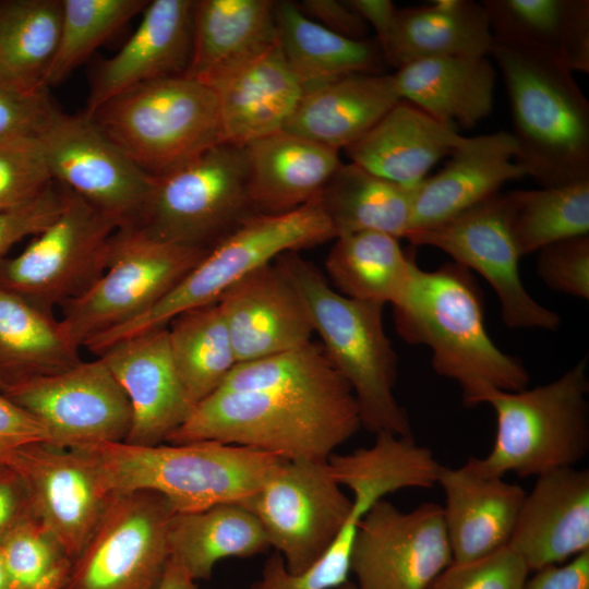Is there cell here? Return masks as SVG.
Here are the masks:
<instances>
[{
	"label": "cell",
	"mask_w": 589,
	"mask_h": 589,
	"mask_svg": "<svg viewBox=\"0 0 589 589\" xmlns=\"http://www.w3.org/2000/svg\"><path fill=\"white\" fill-rule=\"evenodd\" d=\"M5 389V384L0 378V392L3 393Z\"/></svg>",
	"instance_id": "obj_57"
},
{
	"label": "cell",
	"mask_w": 589,
	"mask_h": 589,
	"mask_svg": "<svg viewBox=\"0 0 589 589\" xmlns=\"http://www.w3.org/2000/svg\"><path fill=\"white\" fill-rule=\"evenodd\" d=\"M217 303L238 363L312 340L314 329L304 299L277 260L237 281Z\"/></svg>",
	"instance_id": "obj_19"
},
{
	"label": "cell",
	"mask_w": 589,
	"mask_h": 589,
	"mask_svg": "<svg viewBox=\"0 0 589 589\" xmlns=\"http://www.w3.org/2000/svg\"><path fill=\"white\" fill-rule=\"evenodd\" d=\"M52 181L39 137L0 140V212L33 201Z\"/></svg>",
	"instance_id": "obj_42"
},
{
	"label": "cell",
	"mask_w": 589,
	"mask_h": 589,
	"mask_svg": "<svg viewBox=\"0 0 589 589\" xmlns=\"http://www.w3.org/2000/svg\"><path fill=\"white\" fill-rule=\"evenodd\" d=\"M0 589H12L11 581L4 565V561L2 557L1 549H0Z\"/></svg>",
	"instance_id": "obj_55"
},
{
	"label": "cell",
	"mask_w": 589,
	"mask_h": 589,
	"mask_svg": "<svg viewBox=\"0 0 589 589\" xmlns=\"http://www.w3.org/2000/svg\"><path fill=\"white\" fill-rule=\"evenodd\" d=\"M34 443H50L47 430L0 392V465L11 453Z\"/></svg>",
	"instance_id": "obj_48"
},
{
	"label": "cell",
	"mask_w": 589,
	"mask_h": 589,
	"mask_svg": "<svg viewBox=\"0 0 589 589\" xmlns=\"http://www.w3.org/2000/svg\"><path fill=\"white\" fill-rule=\"evenodd\" d=\"M62 0L0 3V85L40 92L60 32Z\"/></svg>",
	"instance_id": "obj_38"
},
{
	"label": "cell",
	"mask_w": 589,
	"mask_h": 589,
	"mask_svg": "<svg viewBox=\"0 0 589 589\" xmlns=\"http://www.w3.org/2000/svg\"><path fill=\"white\" fill-rule=\"evenodd\" d=\"M414 247H432L480 274L493 288L509 328L556 330L561 317L534 300L521 281L506 193H496L436 225L409 231Z\"/></svg>",
	"instance_id": "obj_14"
},
{
	"label": "cell",
	"mask_w": 589,
	"mask_h": 589,
	"mask_svg": "<svg viewBox=\"0 0 589 589\" xmlns=\"http://www.w3.org/2000/svg\"><path fill=\"white\" fill-rule=\"evenodd\" d=\"M63 189L59 216L23 252L0 262V286L49 313L97 281L106 268L110 238L121 227Z\"/></svg>",
	"instance_id": "obj_11"
},
{
	"label": "cell",
	"mask_w": 589,
	"mask_h": 589,
	"mask_svg": "<svg viewBox=\"0 0 589 589\" xmlns=\"http://www.w3.org/2000/svg\"><path fill=\"white\" fill-rule=\"evenodd\" d=\"M32 519L38 518L24 481L13 469L0 465V541Z\"/></svg>",
	"instance_id": "obj_50"
},
{
	"label": "cell",
	"mask_w": 589,
	"mask_h": 589,
	"mask_svg": "<svg viewBox=\"0 0 589 589\" xmlns=\"http://www.w3.org/2000/svg\"><path fill=\"white\" fill-rule=\"evenodd\" d=\"M276 260L304 299L328 360L350 385L361 425L374 434L411 436L409 416L394 394L398 358L384 328V305L339 293L299 252Z\"/></svg>",
	"instance_id": "obj_4"
},
{
	"label": "cell",
	"mask_w": 589,
	"mask_h": 589,
	"mask_svg": "<svg viewBox=\"0 0 589 589\" xmlns=\"http://www.w3.org/2000/svg\"><path fill=\"white\" fill-rule=\"evenodd\" d=\"M539 252L537 271L550 289L589 299V237H574L551 243Z\"/></svg>",
	"instance_id": "obj_45"
},
{
	"label": "cell",
	"mask_w": 589,
	"mask_h": 589,
	"mask_svg": "<svg viewBox=\"0 0 589 589\" xmlns=\"http://www.w3.org/2000/svg\"><path fill=\"white\" fill-rule=\"evenodd\" d=\"M508 546L530 572L589 550V471L567 467L537 477Z\"/></svg>",
	"instance_id": "obj_22"
},
{
	"label": "cell",
	"mask_w": 589,
	"mask_h": 589,
	"mask_svg": "<svg viewBox=\"0 0 589 589\" xmlns=\"http://www.w3.org/2000/svg\"><path fill=\"white\" fill-rule=\"evenodd\" d=\"M337 589H360V588L357 586L356 582H352V581L348 580L347 582H345L344 585H341Z\"/></svg>",
	"instance_id": "obj_56"
},
{
	"label": "cell",
	"mask_w": 589,
	"mask_h": 589,
	"mask_svg": "<svg viewBox=\"0 0 589 589\" xmlns=\"http://www.w3.org/2000/svg\"><path fill=\"white\" fill-rule=\"evenodd\" d=\"M52 180L121 226L135 223L154 187L94 121L56 108L40 135Z\"/></svg>",
	"instance_id": "obj_16"
},
{
	"label": "cell",
	"mask_w": 589,
	"mask_h": 589,
	"mask_svg": "<svg viewBox=\"0 0 589 589\" xmlns=\"http://www.w3.org/2000/svg\"><path fill=\"white\" fill-rule=\"evenodd\" d=\"M253 214L247 148L221 142L155 178L133 225L164 241L212 249Z\"/></svg>",
	"instance_id": "obj_9"
},
{
	"label": "cell",
	"mask_w": 589,
	"mask_h": 589,
	"mask_svg": "<svg viewBox=\"0 0 589 589\" xmlns=\"http://www.w3.org/2000/svg\"><path fill=\"white\" fill-rule=\"evenodd\" d=\"M493 43L589 73L588 0H484Z\"/></svg>",
	"instance_id": "obj_28"
},
{
	"label": "cell",
	"mask_w": 589,
	"mask_h": 589,
	"mask_svg": "<svg viewBox=\"0 0 589 589\" xmlns=\"http://www.w3.org/2000/svg\"><path fill=\"white\" fill-rule=\"evenodd\" d=\"M516 154L510 132L465 137L444 168L418 185L409 231L442 223L498 193L506 182L526 177Z\"/></svg>",
	"instance_id": "obj_23"
},
{
	"label": "cell",
	"mask_w": 589,
	"mask_h": 589,
	"mask_svg": "<svg viewBox=\"0 0 589 589\" xmlns=\"http://www.w3.org/2000/svg\"><path fill=\"white\" fill-rule=\"evenodd\" d=\"M76 449L111 493L147 490L165 496L176 513L242 503L284 458L214 441L137 446L98 443Z\"/></svg>",
	"instance_id": "obj_3"
},
{
	"label": "cell",
	"mask_w": 589,
	"mask_h": 589,
	"mask_svg": "<svg viewBox=\"0 0 589 589\" xmlns=\"http://www.w3.org/2000/svg\"><path fill=\"white\" fill-rule=\"evenodd\" d=\"M275 5L273 0L195 1L183 76L213 88L275 46Z\"/></svg>",
	"instance_id": "obj_25"
},
{
	"label": "cell",
	"mask_w": 589,
	"mask_h": 589,
	"mask_svg": "<svg viewBox=\"0 0 589 589\" xmlns=\"http://www.w3.org/2000/svg\"><path fill=\"white\" fill-rule=\"evenodd\" d=\"M193 0L148 1L129 40L95 72L85 116L145 82L183 75L192 51Z\"/></svg>",
	"instance_id": "obj_21"
},
{
	"label": "cell",
	"mask_w": 589,
	"mask_h": 589,
	"mask_svg": "<svg viewBox=\"0 0 589 589\" xmlns=\"http://www.w3.org/2000/svg\"><path fill=\"white\" fill-rule=\"evenodd\" d=\"M170 354L194 407L216 392L238 364L217 302L185 311L167 325Z\"/></svg>",
	"instance_id": "obj_39"
},
{
	"label": "cell",
	"mask_w": 589,
	"mask_h": 589,
	"mask_svg": "<svg viewBox=\"0 0 589 589\" xmlns=\"http://www.w3.org/2000/svg\"><path fill=\"white\" fill-rule=\"evenodd\" d=\"M86 117L154 178L223 142L215 92L183 75L135 85Z\"/></svg>",
	"instance_id": "obj_8"
},
{
	"label": "cell",
	"mask_w": 589,
	"mask_h": 589,
	"mask_svg": "<svg viewBox=\"0 0 589 589\" xmlns=\"http://www.w3.org/2000/svg\"><path fill=\"white\" fill-rule=\"evenodd\" d=\"M241 504L260 520L287 570L300 574L330 546L349 518L352 500L327 459H284Z\"/></svg>",
	"instance_id": "obj_13"
},
{
	"label": "cell",
	"mask_w": 589,
	"mask_h": 589,
	"mask_svg": "<svg viewBox=\"0 0 589 589\" xmlns=\"http://www.w3.org/2000/svg\"><path fill=\"white\" fill-rule=\"evenodd\" d=\"M417 188L393 183L351 161L341 163L316 201L336 237L371 230L405 239Z\"/></svg>",
	"instance_id": "obj_36"
},
{
	"label": "cell",
	"mask_w": 589,
	"mask_h": 589,
	"mask_svg": "<svg viewBox=\"0 0 589 589\" xmlns=\"http://www.w3.org/2000/svg\"><path fill=\"white\" fill-rule=\"evenodd\" d=\"M530 573L507 545L468 563H452L428 589H525Z\"/></svg>",
	"instance_id": "obj_44"
},
{
	"label": "cell",
	"mask_w": 589,
	"mask_h": 589,
	"mask_svg": "<svg viewBox=\"0 0 589 589\" xmlns=\"http://www.w3.org/2000/svg\"><path fill=\"white\" fill-rule=\"evenodd\" d=\"M361 426L350 385L311 340L238 363L166 443L214 441L288 460H326Z\"/></svg>",
	"instance_id": "obj_1"
},
{
	"label": "cell",
	"mask_w": 589,
	"mask_h": 589,
	"mask_svg": "<svg viewBox=\"0 0 589 589\" xmlns=\"http://www.w3.org/2000/svg\"><path fill=\"white\" fill-rule=\"evenodd\" d=\"M275 19L283 55L304 92L353 74L381 73L385 61L376 39L337 35L291 1H276Z\"/></svg>",
	"instance_id": "obj_33"
},
{
	"label": "cell",
	"mask_w": 589,
	"mask_h": 589,
	"mask_svg": "<svg viewBox=\"0 0 589 589\" xmlns=\"http://www.w3.org/2000/svg\"><path fill=\"white\" fill-rule=\"evenodd\" d=\"M245 148L250 196L257 214H284L316 200L341 164L339 151L286 130Z\"/></svg>",
	"instance_id": "obj_29"
},
{
	"label": "cell",
	"mask_w": 589,
	"mask_h": 589,
	"mask_svg": "<svg viewBox=\"0 0 589 589\" xmlns=\"http://www.w3.org/2000/svg\"><path fill=\"white\" fill-rule=\"evenodd\" d=\"M0 549L12 589H31L67 556L38 519L28 520L9 532L0 541Z\"/></svg>",
	"instance_id": "obj_43"
},
{
	"label": "cell",
	"mask_w": 589,
	"mask_h": 589,
	"mask_svg": "<svg viewBox=\"0 0 589 589\" xmlns=\"http://www.w3.org/2000/svg\"><path fill=\"white\" fill-rule=\"evenodd\" d=\"M464 139L456 129L400 99L344 151L351 163L371 173L406 188H416Z\"/></svg>",
	"instance_id": "obj_26"
},
{
	"label": "cell",
	"mask_w": 589,
	"mask_h": 589,
	"mask_svg": "<svg viewBox=\"0 0 589 589\" xmlns=\"http://www.w3.org/2000/svg\"><path fill=\"white\" fill-rule=\"evenodd\" d=\"M482 3L435 0L397 9L381 50L385 63L399 69L438 57H489L493 47Z\"/></svg>",
	"instance_id": "obj_30"
},
{
	"label": "cell",
	"mask_w": 589,
	"mask_h": 589,
	"mask_svg": "<svg viewBox=\"0 0 589 589\" xmlns=\"http://www.w3.org/2000/svg\"><path fill=\"white\" fill-rule=\"evenodd\" d=\"M325 268L336 290L353 300L393 304L418 265L399 239L380 231L337 236Z\"/></svg>",
	"instance_id": "obj_37"
},
{
	"label": "cell",
	"mask_w": 589,
	"mask_h": 589,
	"mask_svg": "<svg viewBox=\"0 0 589 589\" xmlns=\"http://www.w3.org/2000/svg\"><path fill=\"white\" fill-rule=\"evenodd\" d=\"M65 202L64 189L52 181L33 201L0 212V262L9 249L23 238L40 233L61 213Z\"/></svg>",
	"instance_id": "obj_46"
},
{
	"label": "cell",
	"mask_w": 589,
	"mask_h": 589,
	"mask_svg": "<svg viewBox=\"0 0 589 589\" xmlns=\"http://www.w3.org/2000/svg\"><path fill=\"white\" fill-rule=\"evenodd\" d=\"M146 0H62L57 49L45 87L57 86L108 37L146 8Z\"/></svg>",
	"instance_id": "obj_41"
},
{
	"label": "cell",
	"mask_w": 589,
	"mask_h": 589,
	"mask_svg": "<svg viewBox=\"0 0 589 589\" xmlns=\"http://www.w3.org/2000/svg\"><path fill=\"white\" fill-rule=\"evenodd\" d=\"M496 74L488 57H438L392 75L400 99L455 129L472 128L491 113Z\"/></svg>",
	"instance_id": "obj_32"
},
{
	"label": "cell",
	"mask_w": 589,
	"mask_h": 589,
	"mask_svg": "<svg viewBox=\"0 0 589 589\" xmlns=\"http://www.w3.org/2000/svg\"><path fill=\"white\" fill-rule=\"evenodd\" d=\"M71 562L68 556L61 557L31 589H62Z\"/></svg>",
	"instance_id": "obj_54"
},
{
	"label": "cell",
	"mask_w": 589,
	"mask_h": 589,
	"mask_svg": "<svg viewBox=\"0 0 589 589\" xmlns=\"http://www.w3.org/2000/svg\"><path fill=\"white\" fill-rule=\"evenodd\" d=\"M47 92L27 93L0 85V140L40 137L57 108Z\"/></svg>",
	"instance_id": "obj_47"
},
{
	"label": "cell",
	"mask_w": 589,
	"mask_h": 589,
	"mask_svg": "<svg viewBox=\"0 0 589 589\" xmlns=\"http://www.w3.org/2000/svg\"><path fill=\"white\" fill-rule=\"evenodd\" d=\"M346 3L358 13L362 20L373 27L376 40L382 47L385 43L397 8L389 0H347Z\"/></svg>",
	"instance_id": "obj_52"
},
{
	"label": "cell",
	"mask_w": 589,
	"mask_h": 589,
	"mask_svg": "<svg viewBox=\"0 0 589 589\" xmlns=\"http://www.w3.org/2000/svg\"><path fill=\"white\" fill-rule=\"evenodd\" d=\"M452 563L440 504L401 512L383 498L360 521L351 573L360 589H428Z\"/></svg>",
	"instance_id": "obj_17"
},
{
	"label": "cell",
	"mask_w": 589,
	"mask_h": 589,
	"mask_svg": "<svg viewBox=\"0 0 589 589\" xmlns=\"http://www.w3.org/2000/svg\"><path fill=\"white\" fill-rule=\"evenodd\" d=\"M1 465L22 478L36 517L74 560L113 496L94 465L76 449L49 443L23 446Z\"/></svg>",
	"instance_id": "obj_18"
},
{
	"label": "cell",
	"mask_w": 589,
	"mask_h": 589,
	"mask_svg": "<svg viewBox=\"0 0 589 589\" xmlns=\"http://www.w3.org/2000/svg\"><path fill=\"white\" fill-rule=\"evenodd\" d=\"M335 238L334 227L316 200L284 214L255 213L209 249L153 308L87 340L84 348L99 356L118 341L167 327L179 314L217 302L237 281L281 254L299 252Z\"/></svg>",
	"instance_id": "obj_7"
},
{
	"label": "cell",
	"mask_w": 589,
	"mask_h": 589,
	"mask_svg": "<svg viewBox=\"0 0 589 589\" xmlns=\"http://www.w3.org/2000/svg\"><path fill=\"white\" fill-rule=\"evenodd\" d=\"M79 349L52 313L0 286V378L5 388L79 364Z\"/></svg>",
	"instance_id": "obj_35"
},
{
	"label": "cell",
	"mask_w": 589,
	"mask_h": 589,
	"mask_svg": "<svg viewBox=\"0 0 589 589\" xmlns=\"http://www.w3.org/2000/svg\"><path fill=\"white\" fill-rule=\"evenodd\" d=\"M589 378L582 358L554 381L517 392L492 389L496 430L490 453L466 466L484 476L539 477L575 467L589 452Z\"/></svg>",
	"instance_id": "obj_6"
},
{
	"label": "cell",
	"mask_w": 589,
	"mask_h": 589,
	"mask_svg": "<svg viewBox=\"0 0 589 589\" xmlns=\"http://www.w3.org/2000/svg\"><path fill=\"white\" fill-rule=\"evenodd\" d=\"M100 357L125 393L132 411L127 444L151 446L190 417V400L172 362L167 327L118 341Z\"/></svg>",
	"instance_id": "obj_20"
},
{
	"label": "cell",
	"mask_w": 589,
	"mask_h": 589,
	"mask_svg": "<svg viewBox=\"0 0 589 589\" xmlns=\"http://www.w3.org/2000/svg\"><path fill=\"white\" fill-rule=\"evenodd\" d=\"M212 89L223 142L239 146L285 130L304 94L279 40Z\"/></svg>",
	"instance_id": "obj_27"
},
{
	"label": "cell",
	"mask_w": 589,
	"mask_h": 589,
	"mask_svg": "<svg viewBox=\"0 0 589 589\" xmlns=\"http://www.w3.org/2000/svg\"><path fill=\"white\" fill-rule=\"evenodd\" d=\"M208 251L157 239L133 224L119 227L110 238L103 275L61 306L63 328L83 347L153 308Z\"/></svg>",
	"instance_id": "obj_10"
},
{
	"label": "cell",
	"mask_w": 589,
	"mask_h": 589,
	"mask_svg": "<svg viewBox=\"0 0 589 589\" xmlns=\"http://www.w3.org/2000/svg\"><path fill=\"white\" fill-rule=\"evenodd\" d=\"M392 308L398 335L431 349L434 372L459 385L466 406L482 404L492 389L528 386L522 362L488 334L481 292L466 267L449 262L424 271L417 265Z\"/></svg>",
	"instance_id": "obj_2"
},
{
	"label": "cell",
	"mask_w": 589,
	"mask_h": 589,
	"mask_svg": "<svg viewBox=\"0 0 589 589\" xmlns=\"http://www.w3.org/2000/svg\"><path fill=\"white\" fill-rule=\"evenodd\" d=\"M175 509L159 493H115L87 542L72 560L62 589H157L170 558Z\"/></svg>",
	"instance_id": "obj_12"
},
{
	"label": "cell",
	"mask_w": 589,
	"mask_h": 589,
	"mask_svg": "<svg viewBox=\"0 0 589 589\" xmlns=\"http://www.w3.org/2000/svg\"><path fill=\"white\" fill-rule=\"evenodd\" d=\"M400 100L392 74L361 73L305 91L285 130L344 149Z\"/></svg>",
	"instance_id": "obj_31"
},
{
	"label": "cell",
	"mask_w": 589,
	"mask_h": 589,
	"mask_svg": "<svg viewBox=\"0 0 589 589\" xmlns=\"http://www.w3.org/2000/svg\"><path fill=\"white\" fill-rule=\"evenodd\" d=\"M300 11L328 31L346 38H366L369 25L346 1L303 0L297 3Z\"/></svg>",
	"instance_id": "obj_49"
},
{
	"label": "cell",
	"mask_w": 589,
	"mask_h": 589,
	"mask_svg": "<svg viewBox=\"0 0 589 589\" xmlns=\"http://www.w3.org/2000/svg\"><path fill=\"white\" fill-rule=\"evenodd\" d=\"M168 542L170 557L195 581L208 579L224 558L252 557L271 548L260 520L241 503L175 513Z\"/></svg>",
	"instance_id": "obj_34"
},
{
	"label": "cell",
	"mask_w": 589,
	"mask_h": 589,
	"mask_svg": "<svg viewBox=\"0 0 589 589\" xmlns=\"http://www.w3.org/2000/svg\"><path fill=\"white\" fill-rule=\"evenodd\" d=\"M520 256L589 232V181L506 193Z\"/></svg>",
	"instance_id": "obj_40"
},
{
	"label": "cell",
	"mask_w": 589,
	"mask_h": 589,
	"mask_svg": "<svg viewBox=\"0 0 589 589\" xmlns=\"http://www.w3.org/2000/svg\"><path fill=\"white\" fill-rule=\"evenodd\" d=\"M3 394L34 416L47 430L49 444L59 447L124 442L131 428L129 399L100 357L12 383Z\"/></svg>",
	"instance_id": "obj_15"
},
{
	"label": "cell",
	"mask_w": 589,
	"mask_h": 589,
	"mask_svg": "<svg viewBox=\"0 0 589 589\" xmlns=\"http://www.w3.org/2000/svg\"><path fill=\"white\" fill-rule=\"evenodd\" d=\"M157 589H197V587L182 566L170 557Z\"/></svg>",
	"instance_id": "obj_53"
},
{
	"label": "cell",
	"mask_w": 589,
	"mask_h": 589,
	"mask_svg": "<svg viewBox=\"0 0 589 589\" xmlns=\"http://www.w3.org/2000/svg\"><path fill=\"white\" fill-rule=\"evenodd\" d=\"M513 116L516 163L541 188L589 181V103L570 72L493 44Z\"/></svg>",
	"instance_id": "obj_5"
},
{
	"label": "cell",
	"mask_w": 589,
	"mask_h": 589,
	"mask_svg": "<svg viewBox=\"0 0 589 589\" xmlns=\"http://www.w3.org/2000/svg\"><path fill=\"white\" fill-rule=\"evenodd\" d=\"M437 484L453 563H468L508 545L527 492L468 466H442Z\"/></svg>",
	"instance_id": "obj_24"
},
{
	"label": "cell",
	"mask_w": 589,
	"mask_h": 589,
	"mask_svg": "<svg viewBox=\"0 0 589 589\" xmlns=\"http://www.w3.org/2000/svg\"><path fill=\"white\" fill-rule=\"evenodd\" d=\"M525 589H589V550L563 564L534 570Z\"/></svg>",
	"instance_id": "obj_51"
}]
</instances>
